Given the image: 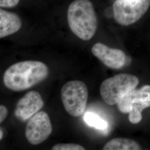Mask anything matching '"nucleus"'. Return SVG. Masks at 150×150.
<instances>
[{
	"label": "nucleus",
	"instance_id": "11",
	"mask_svg": "<svg viewBox=\"0 0 150 150\" xmlns=\"http://www.w3.org/2000/svg\"><path fill=\"white\" fill-rule=\"evenodd\" d=\"M102 150H142L140 145L134 140L120 137L109 141L104 146Z\"/></svg>",
	"mask_w": 150,
	"mask_h": 150
},
{
	"label": "nucleus",
	"instance_id": "1",
	"mask_svg": "<svg viewBox=\"0 0 150 150\" xmlns=\"http://www.w3.org/2000/svg\"><path fill=\"white\" fill-rule=\"evenodd\" d=\"M48 75V67L43 62L25 61L12 64L6 70L3 82L12 91H24L42 82Z\"/></svg>",
	"mask_w": 150,
	"mask_h": 150
},
{
	"label": "nucleus",
	"instance_id": "13",
	"mask_svg": "<svg viewBox=\"0 0 150 150\" xmlns=\"http://www.w3.org/2000/svg\"><path fill=\"white\" fill-rule=\"evenodd\" d=\"M51 150H86L80 145L75 144H59L55 145Z\"/></svg>",
	"mask_w": 150,
	"mask_h": 150
},
{
	"label": "nucleus",
	"instance_id": "8",
	"mask_svg": "<svg viewBox=\"0 0 150 150\" xmlns=\"http://www.w3.org/2000/svg\"><path fill=\"white\" fill-rule=\"evenodd\" d=\"M43 105V99L39 92L29 91L16 103L15 116L20 121H26L38 112Z\"/></svg>",
	"mask_w": 150,
	"mask_h": 150
},
{
	"label": "nucleus",
	"instance_id": "16",
	"mask_svg": "<svg viewBox=\"0 0 150 150\" xmlns=\"http://www.w3.org/2000/svg\"><path fill=\"white\" fill-rule=\"evenodd\" d=\"M0 134H1V136H0V139H2L3 136H4V131L2 130V129H0Z\"/></svg>",
	"mask_w": 150,
	"mask_h": 150
},
{
	"label": "nucleus",
	"instance_id": "2",
	"mask_svg": "<svg viewBox=\"0 0 150 150\" xmlns=\"http://www.w3.org/2000/svg\"><path fill=\"white\" fill-rule=\"evenodd\" d=\"M67 21L71 30L84 41L93 37L97 27V18L92 3L89 0H75L67 11Z\"/></svg>",
	"mask_w": 150,
	"mask_h": 150
},
{
	"label": "nucleus",
	"instance_id": "12",
	"mask_svg": "<svg viewBox=\"0 0 150 150\" xmlns=\"http://www.w3.org/2000/svg\"><path fill=\"white\" fill-rule=\"evenodd\" d=\"M83 120L87 125L98 129H105L108 127L107 122L94 113L87 112L83 115Z\"/></svg>",
	"mask_w": 150,
	"mask_h": 150
},
{
	"label": "nucleus",
	"instance_id": "5",
	"mask_svg": "<svg viewBox=\"0 0 150 150\" xmlns=\"http://www.w3.org/2000/svg\"><path fill=\"white\" fill-rule=\"evenodd\" d=\"M118 110L129 113V121L136 124L142 120V111L150 107V86L145 85L139 89L129 91L117 104Z\"/></svg>",
	"mask_w": 150,
	"mask_h": 150
},
{
	"label": "nucleus",
	"instance_id": "10",
	"mask_svg": "<svg viewBox=\"0 0 150 150\" xmlns=\"http://www.w3.org/2000/svg\"><path fill=\"white\" fill-rule=\"evenodd\" d=\"M21 21L13 12L0 10V38H4L17 32L21 27Z\"/></svg>",
	"mask_w": 150,
	"mask_h": 150
},
{
	"label": "nucleus",
	"instance_id": "15",
	"mask_svg": "<svg viewBox=\"0 0 150 150\" xmlns=\"http://www.w3.org/2000/svg\"><path fill=\"white\" fill-rule=\"evenodd\" d=\"M8 114V111L7 108L4 106H0V122L2 123L5 120Z\"/></svg>",
	"mask_w": 150,
	"mask_h": 150
},
{
	"label": "nucleus",
	"instance_id": "6",
	"mask_svg": "<svg viewBox=\"0 0 150 150\" xmlns=\"http://www.w3.org/2000/svg\"><path fill=\"white\" fill-rule=\"evenodd\" d=\"M150 6V0H116L113 4L115 21L122 26L133 24L144 16Z\"/></svg>",
	"mask_w": 150,
	"mask_h": 150
},
{
	"label": "nucleus",
	"instance_id": "7",
	"mask_svg": "<svg viewBox=\"0 0 150 150\" xmlns=\"http://www.w3.org/2000/svg\"><path fill=\"white\" fill-rule=\"evenodd\" d=\"M52 126L48 114L40 111L30 118L25 129V136L31 145L43 142L51 134Z\"/></svg>",
	"mask_w": 150,
	"mask_h": 150
},
{
	"label": "nucleus",
	"instance_id": "9",
	"mask_svg": "<svg viewBox=\"0 0 150 150\" xmlns=\"http://www.w3.org/2000/svg\"><path fill=\"white\" fill-rule=\"evenodd\" d=\"M91 51L95 57L110 69H120L125 64L126 54L121 50L110 48L98 42L92 46Z\"/></svg>",
	"mask_w": 150,
	"mask_h": 150
},
{
	"label": "nucleus",
	"instance_id": "3",
	"mask_svg": "<svg viewBox=\"0 0 150 150\" xmlns=\"http://www.w3.org/2000/svg\"><path fill=\"white\" fill-rule=\"evenodd\" d=\"M139 79L134 75L121 74L103 81L100 88L101 96L108 105L117 104L129 91L136 88Z\"/></svg>",
	"mask_w": 150,
	"mask_h": 150
},
{
	"label": "nucleus",
	"instance_id": "4",
	"mask_svg": "<svg viewBox=\"0 0 150 150\" xmlns=\"http://www.w3.org/2000/svg\"><path fill=\"white\" fill-rule=\"evenodd\" d=\"M88 95L84 82L75 80L66 83L61 91V98L66 111L73 117L81 116L86 108Z\"/></svg>",
	"mask_w": 150,
	"mask_h": 150
},
{
	"label": "nucleus",
	"instance_id": "14",
	"mask_svg": "<svg viewBox=\"0 0 150 150\" xmlns=\"http://www.w3.org/2000/svg\"><path fill=\"white\" fill-rule=\"evenodd\" d=\"M20 2V0H0L1 7L10 8L16 6Z\"/></svg>",
	"mask_w": 150,
	"mask_h": 150
}]
</instances>
